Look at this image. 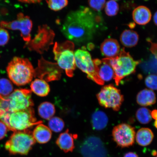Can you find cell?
<instances>
[{
    "label": "cell",
    "instance_id": "d6a6232c",
    "mask_svg": "<svg viewBox=\"0 0 157 157\" xmlns=\"http://www.w3.org/2000/svg\"><path fill=\"white\" fill-rule=\"evenodd\" d=\"M145 83L147 87L150 89L157 90V76L151 75L147 76L145 79Z\"/></svg>",
    "mask_w": 157,
    "mask_h": 157
},
{
    "label": "cell",
    "instance_id": "8fae6325",
    "mask_svg": "<svg viewBox=\"0 0 157 157\" xmlns=\"http://www.w3.org/2000/svg\"><path fill=\"white\" fill-rule=\"evenodd\" d=\"M54 35L52 29L47 25H44L39 27L38 34L26 44L29 50L42 54L52 44Z\"/></svg>",
    "mask_w": 157,
    "mask_h": 157
},
{
    "label": "cell",
    "instance_id": "d6986e66",
    "mask_svg": "<svg viewBox=\"0 0 157 157\" xmlns=\"http://www.w3.org/2000/svg\"><path fill=\"white\" fill-rule=\"evenodd\" d=\"M33 135L36 142L42 144L48 143L52 137V131L42 123L37 125L33 132Z\"/></svg>",
    "mask_w": 157,
    "mask_h": 157
},
{
    "label": "cell",
    "instance_id": "ba28073f",
    "mask_svg": "<svg viewBox=\"0 0 157 157\" xmlns=\"http://www.w3.org/2000/svg\"><path fill=\"white\" fill-rule=\"evenodd\" d=\"M76 66L87 74V78L99 85L105 83L98 76L94 60L91 54L85 50L78 49L74 52Z\"/></svg>",
    "mask_w": 157,
    "mask_h": 157
},
{
    "label": "cell",
    "instance_id": "8d00e7d4",
    "mask_svg": "<svg viewBox=\"0 0 157 157\" xmlns=\"http://www.w3.org/2000/svg\"><path fill=\"white\" fill-rule=\"evenodd\" d=\"M123 157H139L138 155L134 152H129L126 153Z\"/></svg>",
    "mask_w": 157,
    "mask_h": 157
},
{
    "label": "cell",
    "instance_id": "b9f144b4",
    "mask_svg": "<svg viewBox=\"0 0 157 157\" xmlns=\"http://www.w3.org/2000/svg\"><path fill=\"white\" fill-rule=\"evenodd\" d=\"M156 157H157V156Z\"/></svg>",
    "mask_w": 157,
    "mask_h": 157
},
{
    "label": "cell",
    "instance_id": "4dcf8cb0",
    "mask_svg": "<svg viewBox=\"0 0 157 157\" xmlns=\"http://www.w3.org/2000/svg\"><path fill=\"white\" fill-rule=\"evenodd\" d=\"M9 112L8 98L0 95V120Z\"/></svg>",
    "mask_w": 157,
    "mask_h": 157
},
{
    "label": "cell",
    "instance_id": "f35d334b",
    "mask_svg": "<svg viewBox=\"0 0 157 157\" xmlns=\"http://www.w3.org/2000/svg\"><path fill=\"white\" fill-rule=\"evenodd\" d=\"M153 21H154L155 24L157 26V11L155 13L154 17H153Z\"/></svg>",
    "mask_w": 157,
    "mask_h": 157
},
{
    "label": "cell",
    "instance_id": "4316f807",
    "mask_svg": "<svg viewBox=\"0 0 157 157\" xmlns=\"http://www.w3.org/2000/svg\"><path fill=\"white\" fill-rule=\"evenodd\" d=\"M13 86L10 80L6 78L0 79V95L8 97L13 93Z\"/></svg>",
    "mask_w": 157,
    "mask_h": 157
},
{
    "label": "cell",
    "instance_id": "9a60e30c",
    "mask_svg": "<svg viewBox=\"0 0 157 157\" xmlns=\"http://www.w3.org/2000/svg\"><path fill=\"white\" fill-rule=\"evenodd\" d=\"M98 76L104 82H109L114 78V72L112 67L105 60L96 59L94 60Z\"/></svg>",
    "mask_w": 157,
    "mask_h": 157
},
{
    "label": "cell",
    "instance_id": "5b68a950",
    "mask_svg": "<svg viewBox=\"0 0 157 157\" xmlns=\"http://www.w3.org/2000/svg\"><path fill=\"white\" fill-rule=\"evenodd\" d=\"M74 49V43L68 40L62 44L55 43L53 51L56 63L70 77L73 76L76 66Z\"/></svg>",
    "mask_w": 157,
    "mask_h": 157
},
{
    "label": "cell",
    "instance_id": "7402d4cb",
    "mask_svg": "<svg viewBox=\"0 0 157 157\" xmlns=\"http://www.w3.org/2000/svg\"><path fill=\"white\" fill-rule=\"evenodd\" d=\"M30 87L31 91L41 97H46L50 92V86L48 83L40 78H37L31 82Z\"/></svg>",
    "mask_w": 157,
    "mask_h": 157
},
{
    "label": "cell",
    "instance_id": "603a6c76",
    "mask_svg": "<svg viewBox=\"0 0 157 157\" xmlns=\"http://www.w3.org/2000/svg\"><path fill=\"white\" fill-rule=\"evenodd\" d=\"M108 118L103 111L97 110L94 112L91 117L92 126L94 129L101 130L106 127L108 123Z\"/></svg>",
    "mask_w": 157,
    "mask_h": 157
},
{
    "label": "cell",
    "instance_id": "836d02e7",
    "mask_svg": "<svg viewBox=\"0 0 157 157\" xmlns=\"http://www.w3.org/2000/svg\"><path fill=\"white\" fill-rule=\"evenodd\" d=\"M9 39L8 31L4 28H0V46H4L7 44Z\"/></svg>",
    "mask_w": 157,
    "mask_h": 157
},
{
    "label": "cell",
    "instance_id": "484cf974",
    "mask_svg": "<svg viewBox=\"0 0 157 157\" xmlns=\"http://www.w3.org/2000/svg\"><path fill=\"white\" fill-rule=\"evenodd\" d=\"M136 118L141 123L146 124L152 120L151 112L146 108H141L137 110L136 113Z\"/></svg>",
    "mask_w": 157,
    "mask_h": 157
},
{
    "label": "cell",
    "instance_id": "9c48e42d",
    "mask_svg": "<svg viewBox=\"0 0 157 157\" xmlns=\"http://www.w3.org/2000/svg\"><path fill=\"white\" fill-rule=\"evenodd\" d=\"M0 25L2 28L19 30L21 32V36L27 44L31 41L33 22L28 16L19 13L17 15V19L11 21H1Z\"/></svg>",
    "mask_w": 157,
    "mask_h": 157
},
{
    "label": "cell",
    "instance_id": "d4e9b609",
    "mask_svg": "<svg viewBox=\"0 0 157 157\" xmlns=\"http://www.w3.org/2000/svg\"><path fill=\"white\" fill-rule=\"evenodd\" d=\"M39 115L43 119L49 120L54 116L56 109L54 105L49 102H44L39 105Z\"/></svg>",
    "mask_w": 157,
    "mask_h": 157
},
{
    "label": "cell",
    "instance_id": "ffe728a7",
    "mask_svg": "<svg viewBox=\"0 0 157 157\" xmlns=\"http://www.w3.org/2000/svg\"><path fill=\"white\" fill-rule=\"evenodd\" d=\"M136 101L137 103L142 106L154 105L156 101L155 94L151 90H143L137 94Z\"/></svg>",
    "mask_w": 157,
    "mask_h": 157
},
{
    "label": "cell",
    "instance_id": "52a82bcc",
    "mask_svg": "<svg viewBox=\"0 0 157 157\" xmlns=\"http://www.w3.org/2000/svg\"><path fill=\"white\" fill-rule=\"evenodd\" d=\"M100 105L106 108H111L118 111L124 101V97L120 90L112 84L104 86L97 95Z\"/></svg>",
    "mask_w": 157,
    "mask_h": 157
},
{
    "label": "cell",
    "instance_id": "2e32d148",
    "mask_svg": "<svg viewBox=\"0 0 157 157\" xmlns=\"http://www.w3.org/2000/svg\"><path fill=\"white\" fill-rule=\"evenodd\" d=\"M102 54L106 58L115 57L120 52V46L118 41L115 39L109 38L105 39L101 46Z\"/></svg>",
    "mask_w": 157,
    "mask_h": 157
},
{
    "label": "cell",
    "instance_id": "44dd1931",
    "mask_svg": "<svg viewBox=\"0 0 157 157\" xmlns=\"http://www.w3.org/2000/svg\"><path fill=\"white\" fill-rule=\"evenodd\" d=\"M139 40L138 34L136 31L129 29L124 31L120 36L121 44L127 48H131L136 46Z\"/></svg>",
    "mask_w": 157,
    "mask_h": 157
},
{
    "label": "cell",
    "instance_id": "ac0fdd59",
    "mask_svg": "<svg viewBox=\"0 0 157 157\" xmlns=\"http://www.w3.org/2000/svg\"><path fill=\"white\" fill-rule=\"evenodd\" d=\"M133 21L137 24L145 25L150 22L152 17L150 10L144 6H139L132 12Z\"/></svg>",
    "mask_w": 157,
    "mask_h": 157
},
{
    "label": "cell",
    "instance_id": "e575fe53",
    "mask_svg": "<svg viewBox=\"0 0 157 157\" xmlns=\"http://www.w3.org/2000/svg\"><path fill=\"white\" fill-rule=\"evenodd\" d=\"M8 127L4 123L0 121V140L3 139L6 135Z\"/></svg>",
    "mask_w": 157,
    "mask_h": 157
},
{
    "label": "cell",
    "instance_id": "83f0119b",
    "mask_svg": "<svg viewBox=\"0 0 157 157\" xmlns=\"http://www.w3.org/2000/svg\"><path fill=\"white\" fill-rule=\"evenodd\" d=\"M48 124L51 130L56 132H60L64 127V121L58 117H53L49 120Z\"/></svg>",
    "mask_w": 157,
    "mask_h": 157
},
{
    "label": "cell",
    "instance_id": "6da1fadb",
    "mask_svg": "<svg viewBox=\"0 0 157 157\" xmlns=\"http://www.w3.org/2000/svg\"><path fill=\"white\" fill-rule=\"evenodd\" d=\"M99 17L88 7H81L70 12L62 25L61 31L68 40L78 44L91 40L97 29Z\"/></svg>",
    "mask_w": 157,
    "mask_h": 157
},
{
    "label": "cell",
    "instance_id": "7c38bea8",
    "mask_svg": "<svg viewBox=\"0 0 157 157\" xmlns=\"http://www.w3.org/2000/svg\"><path fill=\"white\" fill-rule=\"evenodd\" d=\"M112 135L117 146L124 148L132 146L135 138L134 128L127 124L123 123L113 128Z\"/></svg>",
    "mask_w": 157,
    "mask_h": 157
},
{
    "label": "cell",
    "instance_id": "3957f363",
    "mask_svg": "<svg viewBox=\"0 0 157 157\" xmlns=\"http://www.w3.org/2000/svg\"><path fill=\"white\" fill-rule=\"evenodd\" d=\"M0 120L6 125L9 130L13 132L26 130L43 122L37 121L33 107L8 113Z\"/></svg>",
    "mask_w": 157,
    "mask_h": 157
},
{
    "label": "cell",
    "instance_id": "cb8c5ba5",
    "mask_svg": "<svg viewBox=\"0 0 157 157\" xmlns=\"http://www.w3.org/2000/svg\"><path fill=\"white\" fill-rule=\"evenodd\" d=\"M154 137V133L152 131L146 128L139 129L135 137L137 143L142 146H148L152 142Z\"/></svg>",
    "mask_w": 157,
    "mask_h": 157
},
{
    "label": "cell",
    "instance_id": "1f68e13d",
    "mask_svg": "<svg viewBox=\"0 0 157 157\" xmlns=\"http://www.w3.org/2000/svg\"><path fill=\"white\" fill-rule=\"evenodd\" d=\"M88 4L94 10L100 11L105 7V0H88Z\"/></svg>",
    "mask_w": 157,
    "mask_h": 157
},
{
    "label": "cell",
    "instance_id": "7a4b0ae2",
    "mask_svg": "<svg viewBox=\"0 0 157 157\" xmlns=\"http://www.w3.org/2000/svg\"><path fill=\"white\" fill-rule=\"evenodd\" d=\"M10 81L17 86L26 85L35 76V70L28 59L15 57L6 68Z\"/></svg>",
    "mask_w": 157,
    "mask_h": 157
},
{
    "label": "cell",
    "instance_id": "d590c367",
    "mask_svg": "<svg viewBox=\"0 0 157 157\" xmlns=\"http://www.w3.org/2000/svg\"><path fill=\"white\" fill-rule=\"evenodd\" d=\"M21 2L28 3H34L40 2L42 0H18Z\"/></svg>",
    "mask_w": 157,
    "mask_h": 157
},
{
    "label": "cell",
    "instance_id": "5bb4252c",
    "mask_svg": "<svg viewBox=\"0 0 157 157\" xmlns=\"http://www.w3.org/2000/svg\"><path fill=\"white\" fill-rule=\"evenodd\" d=\"M100 141L97 137H89L82 142L80 151L84 157H100L101 148Z\"/></svg>",
    "mask_w": 157,
    "mask_h": 157
},
{
    "label": "cell",
    "instance_id": "e0dca14e",
    "mask_svg": "<svg viewBox=\"0 0 157 157\" xmlns=\"http://www.w3.org/2000/svg\"><path fill=\"white\" fill-rule=\"evenodd\" d=\"M77 136L69 132L68 129L59 135L56 144L65 152H72L75 148L74 140Z\"/></svg>",
    "mask_w": 157,
    "mask_h": 157
},
{
    "label": "cell",
    "instance_id": "30bf717a",
    "mask_svg": "<svg viewBox=\"0 0 157 157\" xmlns=\"http://www.w3.org/2000/svg\"><path fill=\"white\" fill-rule=\"evenodd\" d=\"M7 97L10 112L22 110L33 107L34 105L31 91L29 89H16Z\"/></svg>",
    "mask_w": 157,
    "mask_h": 157
},
{
    "label": "cell",
    "instance_id": "f546056e",
    "mask_svg": "<svg viewBox=\"0 0 157 157\" xmlns=\"http://www.w3.org/2000/svg\"><path fill=\"white\" fill-rule=\"evenodd\" d=\"M47 2L49 8L56 11L63 9L68 4V0H47Z\"/></svg>",
    "mask_w": 157,
    "mask_h": 157
},
{
    "label": "cell",
    "instance_id": "f1b7e54d",
    "mask_svg": "<svg viewBox=\"0 0 157 157\" xmlns=\"http://www.w3.org/2000/svg\"><path fill=\"white\" fill-rule=\"evenodd\" d=\"M119 7L118 4L113 0H110L105 3V11L106 14L109 17L116 15L118 13Z\"/></svg>",
    "mask_w": 157,
    "mask_h": 157
},
{
    "label": "cell",
    "instance_id": "74e56055",
    "mask_svg": "<svg viewBox=\"0 0 157 157\" xmlns=\"http://www.w3.org/2000/svg\"><path fill=\"white\" fill-rule=\"evenodd\" d=\"M152 117L153 119L156 120L157 119V110L155 109L151 112Z\"/></svg>",
    "mask_w": 157,
    "mask_h": 157
},
{
    "label": "cell",
    "instance_id": "4fadbf2b",
    "mask_svg": "<svg viewBox=\"0 0 157 157\" xmlns=\"http://www.w3.org/2000/svg\"><path fill=\"white\" fill-rule=\"evenodd\" d=\"M62 70L56 63L45 60L42 58L39 60L38 67L35 70V77H38L46 81L59 79Z\"/></svg>",
    "mask_w": 157,
    "mask_h": 157
},
{
    "label": "cell",
    "instance_id": "ab89813d",
    "mask_svg": "<svg viewBox=\"0 0 157 157\" xmlns=\"http://www.w3.org/2000/svg\"><path fill=\"white\" fill-rule=\"evenodd\" d=\"M154 125L155 126V127L157 129V119L155 120V122L154 123Z\"/></svg>",
    "mask_w": 157,
    "mask_h": 157
},
{
    "label": "cell",
    "instance_id": "60d3db41",
    "mask_svg": "<svg viewBox=\"0 0 157 157\" xmlns=\"http://www.w3.org/2000/svg\"><path fill=\"white\" fill-rule=\"evenodd\" d=\"M113 1H119V0H113Z\"/></svg>",
    "mask_w": 157,
    "mask_h": 157
},
{
    "label": "cell",
    "instance_id": "8992f818",
    "mask_svg": "<svg viewBox=\"0 0 157 157\" xmlns=\"http://www.w3.org/2000/svg\"><path fill=\"white\" fill-rule=\"evenodd\" d=\"M35 142L33 132L29 129L15 131L6 142L5 148L10 154L26 155Z\"/></svg>",
    "mask_w": 157,
    "mask_h": 157
},
{
    "label": "cell",
    "instance_id": "277c9868",
    "mask_svg": "<svg viewBox=\"0 0 157 157\" xmlns=\"http://www.w3.org/2000/svg\"><path fill=\"white\" fill-rule=\"evenodd\" d=\"M103 59L113 68L115 75L113 79L117 86L124 78L134 73L137 65L140 62L135 60L124 48L115 57Z\"/></svg>",
    "mask_w": 157,
    "mask_h": 157
}]
</instances>
